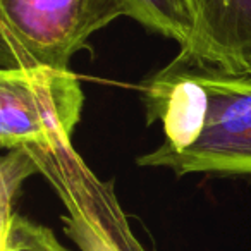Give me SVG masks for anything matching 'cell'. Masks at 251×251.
<instances>
[{
    "label": "cell",
    "instance_id": "obj_1",
    "mask_svg": "<svg viewBox=\"0 0 251 251\" xmlns=\"http://www.w3.org/2000/svg\"><path fill=\"white\" fill-rule=\"evenodd\" d=\"M122 16L127 0H0L2 67L69 69L88 40Z\"/></svg>",
    "mask_w": 251,
    "mask_h": 251
},
{
    "label": "cell",
    "instance_id": "obj_2",
    "mask_svg": "<svg viewBox=\"0 0 251 251\" xmlns=\"http://www.w3.org/2000/svg\"><path fill=\"white\" fill-rule=\"evenodd\" d=\"M193 62L210 97L201 136L182 151H171L160 145L138 157L136 164L169 169L179 177H251V74L229 73L195 59Z\"/></svg>",
    "mask_w": 251,
    "mask_h": 251
},
{
    "label": "cell",
    "instance_id": "obj_3",
    "mask_svg": "<svg viewBox=\"0 0 251 251\" xmlns=\"http://www.w3.org/2000/svg\"><path fill=\"white\" fill-rule=\"evenodd\" d=\"M84 105L83 86L71 69H0V145L4 150L69 147Z\"/></svg>",
    "mask_w": 251,
    "mask_h": 251
},
{
    "label": "cell",
    "instance_id": "obj_4",
    "mask_svg": "<svg viewBox=\"0 0 251 251\" xmlns=\"http://www.w3.org/2000/svg\"><path fill=\"white\" fill-rule=\"evenodd\" d=\"M141 100L148 124H162L164 148L182 151L201 136L210 97L189 55L181 52L169 66L147 79L141 86Z\"/></svg>",
    "mask_w": 251,
    "mask_h": 251
},
{
    "label": "cell",
    "instance_id": "obj_5",
    "mask_svg": "<svg viewBox=\"0 0 251 251\" xmlns=\"http://www.w3.org/2000/svg\"><path fill=\"white\" fill-rule=\"evenodd\" d=\"M193 21L188 50L195 60L251 74V0H186Z\"/></svg>",
    "mask_w": 251,
    "mask_h": 251
},
{
    "label": "cell",
    "instance_id": "obj_6",
    "mask_svg": "<svg viewBox=\"0 0 251 251\" xmlns=\"http://www.w3.org/2000/svg\"><path fill=\"white\" fill-rule=\"evenodd\" d=\"M131 18L150 31L174 40L188 50L193 38V21L182 0H127Z\"/></svg>",
    "mask_w": 251,
    "mask_h": 251
},
{
    "label": "cell",
    "instance_id": "obj_7",
    "mask_svg": "<svg viewBox=\"0 0 251 251\" xmlns=\"http://www.w3.org/2000/svg\"><path fill=\"white\" fill-rule=\"evenodd\" d=\"M2 251H69L52 229L19 215L2 224Z\"/></svg>",
    "mask_w": 251,
    "mask_h": 251
},
{
    "label": "cell",
    "instance_id": "obj_8",
    "mask_svg": "<svg viewBox=\"0 0 251 251\" xmlns=\"http://www.w3.org/2000/svg\"><path fill=\"white\" fill-rule=\"evenodd\" d=\"M33 172H38L33 155L26 148L9 150L2 160V224L16 213L14 201L23 181Z\"/></svg>",
    "mask_w": 251,
    "mask_h": 251
},
{
    "label": "cell",
    "instance_id": "obj_9",
    "mask_svg": "<svg viewBox=\"0 0 251 251\" xmlns=\"http://www.w3.org/2000/svg\"><path fill=\"white\" fill-rule=\"evenodd\" d=\"M60 220L66 236L79 248V251H122L90 220L69 213L60 217Z\"/></svg>",
    "mask_w": 251,
    "mask_h": 251
},
{
    "label": "cell",
    "instance_id": "obj_10",
    "mask_svg": "<svg viewBox=\"0 0 251 251\" xmlns=\"http://www.w3.org/2000/svg\"><path fill=\"white\" fill-rule=\"evenodd\" d=\"M182 2H184V5H186V0H182ZM186 9H188V7H186Z\"/></svg>",
    "mask_w": 251,
    "mask_h": 251
}]
</instances>
